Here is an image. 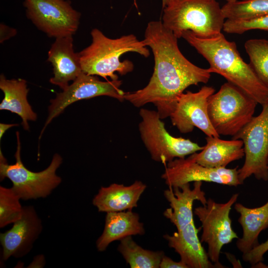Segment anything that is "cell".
<instances>
[{"label":"cell","mask_w":268,"mask_h":268,"mask_svg":"<svg viewBox=\"0 0 268 268\" xmlns=\"http://www.w3.org/2000/svg\"><path fill=\"white\" fill-rule=\"evenodd\" d=\"M178 38L162 22H149L143 40L154 59L153 74L144 88L126 92L124 98L136 107L151 103L161 119L170 116L184 91L192 85L206 83L211 73L199 67L181 52Z\"/></svg>","instance_id":"obj_1"},{"label":"cell","mask_w":268,"mask_h":268,"mask_svg":"<svg viewBox=\"0 0 268 268\" xmlns=\"http://www.w3.org/2000/svg\"><path fill=\"white\" fill-rule=\"evenodd\" d=\"M183 38L208 62L210 73L224 77L262 106L268 103V87L257 75L250 64L244 61L236 43L221 33L211 38H202L190 30Z\"/></svg>","instance_id":"obj_2"},{"label":"cell","mask_w":268,"mask_h":268,"mask_svg":"<svg viewBox=\"0 0 268 268\" xmlns=\"http://www.w3.org/2000/svg\"><path fill=\"white\" fill-rule=\"evenodd\" d=\"M91 44L78 53L82 72L98 75L112 80L118 79V72L125 75L134 69L133 63L129 60L121 61L122 55L135 52L147 58L150 52L143 40L139 41L133 34L116 39L106 36L98 29L91 32Z\"/></svg>","instance_id":"obj_3"},{"label":"cell","mask_w":268,"mask_h":268,"mask_svg":"<svg viewBox=\"0 0 268 268\" xmlns=\"http://www.w3.org/2000/svg\"><path fill=\"white\" fill-rule=\"evenodd\" d=\"M163 9L162 23L178 39L187 30L211 38L223 30L225 18L216 0H172Z\"/></svg>","instance_id":"obj_4"},{"label":"cell","mask_w":268,"mask_h":268,"mask_svg":"<svg viewBox=\"0 0 268 268\" xmlns=\"http://www.w3.org/2000/svg\"><path fill=\"white\" fill-rule=\"evenodd\" d=\"M257 104L240 88L227 82L208 99L209 119L219 135L233 136L254 117Z\"/></svg>","instance_id":"obj_5"},{"label":"cell","mask_w":268,"mask_h":268,"mask_svg":"<svg viewBox=\"0 0 268 268\" xmlns=\"http://www.w3.org/2000/svg\"><path fill=\"white\" fill-rule=\"evenodd\" d=\"M17 149L14 154L16 162L8 164L0 150V181L8 178L12 183L11 187L20 200H29L45 198L50 195L62 182V178L56 174L63 158L60 155H54L49 166L45 170L35 172L28 169L21 159V143L19 133H16Z\"/></svg>","instance_id":"obj_6"},{"label":"cell","mask_w":268,"mask_h":268,"mask_svg":"<svg viewBox=\"0 0 268 268\" xmlns=\"http://www.w3.org/2000/svg\"><path fill=\"white\" fill-rule=\"evenodd\" d=\"M138 129L141 138L151 158L165 165L176 158H183L199 151L201 146L189 139L171 135L156 111L141 108Z\"/></svg>","instance_id":"obj_7"},{"label":"cell","mask_w":268,"mask_h":268,"mask_svg":"<svg viewBox=\"0 0 268 268\" xmlns=\"http://www.w3.org/2000/svg\"><path fill=\"white\" fill-rule=\"evenodd\" d=\"M238 196V194H233L225 203H218L209 198L205 204L195 208L194 211L201 223L200 240L207 244L208 258L217 268H224L219 262L223 246L239 238L232 228L229 216Z\"/></svg>","instance_id":"obj_8"},{"label":"cell","mask_w":268,"mask_h":268,"mask_svg":"<svg viewBox=\"0 0 268 268\" xmlns=\"http://www.w3.org/2000/svg\"><path fill=\"white\" fill-rule=\"evenodd\" d=\"M232 139L243 142L245 161L238 170L240 182L254 175L258 180H268V103L260 114L253 117Z\"/></svg>","instance_id":"obj_9"},{"label":"cell","mask_w":268,"mask_h":268,"mask_svg":"<svg viewBox=\"0 0 268 268\" xmlns=\"http://www.w3.org/2000/svg\"><path fill=\"white\" fill-rule=\"evenodd\" d=\"M26 13L34 25L49 37L73 35L81 14L68 0H24Z\"/></svg>","instance_id":"obj_10"},{"label":"cell","mask_w":268,"mask_h":268,"mask_svg":"<svg viewBox=\"0 0 268 268\" xmlns=\"http://www.w3.org/2000/svg\"><path fill=\"white\" fill-rule=\"evenodd\" d=\"M122 82L120 80L102 81L92 75L82 72L55 99L50 101L48 116L42 129L39 139L45 129L51 121L71 104L82 99H90L99 96H107L120 102L125 100L126 92L120 89Z\"/></svg>","instance_id":"obj_11"},{"label":"cell","mask_w":268,"mask_h":268,"mask_svg":"<svg viewBox=\"0 0 268 268\" xmlns=\"http://www.w3.org/2000/svg\"><path fill=\"white\" fill-rule=\"evenodd\" d=\"M238 166L233 169L210 168L197 163L193 154L167 163L161 178L169 188H180L192 182L204 181L237 187L241 185Z\"/></svg>","instance_id":"obj_12"},{"label":"cell","mask_w":268,"mask_h":268,"mask_svg":"<svg viewBox=\"0 0 268 268\" xmlns=\"http://www.w3.org/2000/svg\"><path fill=\"white\" fill-rule=\"evenodd\" d=\"M215 92L214 88L203 86L197 92L188 91L180 96L176 107L171 114L172 125L183 134L199 129L206 136L219 137L209 119L207 101Z\"/></svg>","instance_id":"obj_13"},{"label":"cell","mask_w":268,"mask_h":268,"mask_svg":"<svg viewBox=\"0 0 268 268\" xmlns=\"http://www.w3.org/2000/svg\"><path fill=\"white\" fill-rule=\"evenodd\" d=\"M42 229V220L34 207L24 206L20 218L10 229L0 233L2 259L6 261L10 257L20 258L27 255Z\"/></svg>","instance_id":"obj_14"},{"label":"cell","mask_w":268,"mask_h":268,"mask_svg":"<svg viewBox=\"0 0 268 268\" xmlns=\"http://www.w3.org/2000/svg\"><path fill=\"white\" fill-rule=\"evenodd\" d=\"M201 181L195 182L191 189L189 183L180 188H169L164 191V196L169 202L170 208L166 209L163 215L180 230L194 221L193 211L195 201L206 204L205 193L201 189Z\"/></svg>","instance_id":"obj_15"},{"label":"cell","mask_w":268,"mask_h":268,"mask_svg":"<svg viewBox=\"0 0 268 268\" xmlns=\"http://www.w3.org/2000/svg\"><path fill=\"white\" fill-rule=\"evenodd\" d=\"M48 61L52 65L54 74L50 82L63 90L82 72L79 54L74 51L72 35L56 38L49 51Z\"/></svg>","instance_id":"obj_16"},{"label":"cell","mask_w":268,"mask_h":268,"mask_svg":"<svg viewBox=\"0 0 268 268\" xmlns=\"http://www.w3.org/2000/svg\"><path fill=\"white\" fill-rule=\"evenodd\" d=\"M201 227L197 228L194 221L172 235L165 234L168 246L180 256L181 260L188 268H217L209 260L207 253L198 237Z\"/></svg>","instance_id":"obj_17"},{"label":"cell","mask_w":268,"mask_h":268,"mask_svg":"<svg viewBox=\"0 0 268 268\" xmlns=\"http://www.w3.org/2000/svg\"><path fill=\"white\" fill-rule=\"evenodd\" d=\"M146 188V185L139 181L128 186L114 183L101 187L93 198L92 203L100 212L132 210L137 206V202Z\"/></svg>","instance_id":"obj_18"},{"label":"cell","mask_w":268,"mask_h":268,"mask_svg":"<svg viewBox=\"0 0 268 268\" xmlns=\"http://www.w3.org/2000/svg\"><path fill=\"white\" fill-rule=\"evenodd\" d=\"M202 150L193 155L196 162L210 168H226L231 162L245 156L241 139L223 140L219 137L206 136Z\"/></svg>","instance_id":"obj_19"},{"label":"cell","mask_w":268,"mask_h":268,"mask_svg":"<svg viewBox=\"0 0 268 268\" xmlns=\"http://www.w3.org/2000/svg\"><path fill=\"white\" fill-rule=\"evenodd\" d=\"M144 233L138 214L132 210L107 212L104 229L96 241V248L98 251L103 252L114 241Z\"/></svg>","instance_id":"obj_20"},{"label":"cell","mask_w":268,"mask_h":268,"mask_svg":"<svg viewBox=\"0 0 268 268\" xmlns=\"http://www.w3.org/2000/svg\"><path fill=\"white\" fill-rule=\"evenodd\" d=\"M234 208L240 214L238 220L243 229V236L237 239L236 246L243 254L259 244L260 233L268 228V201L256 208L236 203Z\"/></svg>","instance_id":"obj_21"},{"label":"cell","mask_w":268,"mask_h":268,"mask_svg":"<svg viewBox=\"0 0 268 268\" xmlns=\"http://www.w3.org/2000/svg\"><path fill=\"white\" fill-rule=\"evenodd\" d=\"M0 89L4 93V98L0 104V110H8L20 117L21 125L25 130L28 131V121H36L37 114L27 100L29 89L24 79H7L2 74L0 76Z\"/></svg>","instance_id":"obj_22"},{"label":"cell","mask_w":268,"mask_h":268,"mask_svg":"<svg viewBox=\"0 0 268 268\" xmlns=\"http://www.w3.org/2000/svg\"><path fill=\"white\" fill-rule=\"evenodd\" d=\"M118 251L132 268H158L165 255L162 251L142 248L129 236L120 240Z\"/></svg>","instance_id":"obj_23"},{"label":"cell","mask_w":268,"mask_h":268,"mask_svg":"<svg viewBox=\"0 0 268 268\" xmlns=\"http://www.w3.org/2000/svg\"><path fill=\"white\" fill-rule=\"evenodd\" d=\"M221 9L227 19L250 20L268 15V0H237L227 2Z\"/></svg>","instance_id":"obj_24"},{"label":"cell","mask_w":268,"mask_h":268,"mask_svg":"<svg viewBox=\"0 0 268 268\" xmlns=\"http://www.w3.org/2000/svg\"><path fill=\"white\" fill-rule=\"evenodd\" d=\"M244 47L250 65L260 80L268 87V40L251 39Z\"/></svg>","instance_id":"obj_25"},{"label":"cell","mask_w":268,"mask_h":268,"mask_svg":"<svg viewBox=\"0 0 268 268\" xmlns=\"http://www.w3.org/2000/svg\"><path fill=\"white\" fill-rule=\"evenodd\" d=\"M20 199L12 188L0 186V228L14 223L22 215Z\"/></svg>","instance_id":"obj_26"},{"label":"cell","mask_w":268,"mask_h":268,"mask_svg":"<svg viewBox=\"0 0 268 268\" xmlns=\"http://www.w3.org/2000/svg\"><path fill=\"white\" fill-rule=\"evenodd\" d=\"M255 29L268 31V15L245 20L226 19L223 28L225 32L237 34Z\"/></svg>","instance_id":"obj_27"},{"label":"cell","mask_w":268,"mask_h":268,"mask_svg":"<svg viewBox=\"0 0 268 268\" xmlns=\"http://www.w3.org/2000/svg\"><path fill=\"white\" fill-rule=\"evenodd\" d=\"M268 251V239L265 242L259 244L248 252L243 254V260L252 266L261 263L264 260V255Z\"/></svg>","instance_id":"obj_28"},{"label":"cell","mask_w":268,"mask_h":268,"mask_svg":"<svg viewBox=\"0 0 268 268\" xmlns=\"http://www.w3.org/2000/svg\"><path fill=\"white\" fill-rule=\"evenodd\" d=\"M160 268H188V267L181 261L175 262L171 258L164 256L160 263Z\"/></svg>","instance_id":"obj_29"},{"label":"cell","mask_w":268,"mask_h":268,"mask_svg":"<svg viewBox=\"0 0 268 268\" xmlns=\"http://www.w3.org/2000/svg\"><path fill=\"white\" fill-rule=\"evenodd\" d=\"M0 41L2 43L4 41L14 36L17 33V31L15 29L9 27L3 24H0Z\"/></svg>","instance_id":"obj_30"},{"label":"cell","mask_w":268,"mask_h":268,"mask_svg":"<svg viewBox=\"0 0 268 268\" xmlns=\"http://www.w3.org/2000/svg\"><path fill=\"white\" fill-rule=\"evenodd\" d=\"M45 258L43 255H39L34 258L33 261L29 266L30 267H43L45 265Z\"/></svg>","instance_id":"obj_31"},{"label":"cell","mask_w":268,"mask_h":268,"mask_svg":"<svg viewBox=\"0 0 268 268\" xmlns=\"http://www.w3.org/2000/svg\"><path fill=\"white\" fill-rule=\"evenodd\" d=\"M18 124H3V123H0V139H1L3 135L4 134L5 132L9 128L15 127V126H18Z\"/></svg>","instance_id":"obj_32"},{"label":"cell","mask_w":268,"mask_h":268,"mask_svg":"<svg viewBox=\"0 0 268 268\" xmlns=\"http://www.w3.org/2000/svg\"><path fill=\"white\" fill-rule=\"evenodd\" d=\"M172 0H162V7L164 8L167 6Z\"/></svg>","instance_id":"obj_33"},{"label":"cell","mask_w":268,"mask_h":268,"mask_svg":"<svg viewBox=\"0 0 268 268\" xmlns=\"http://www.w3.org/2000/svg\"><path fill=\"white\" fill-rule=\"evenodd\" d=\"M227 2H232V1H236L237 0H226Z\"/></svg>","instance_id":"obj_34"}]
</instances>
